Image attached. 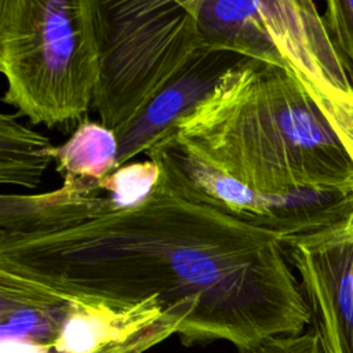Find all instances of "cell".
<instances>
[{
  "label": "cell",
  "instance_id": "cell-1",
  "mask_svg": "<svg viewBox=\"0 0 353 353\" xmlns=\"http://www.w3.org/2000/svg\"><path fill=\"white\" fill-rule=\"evenodd\" d=\"M281 240L186 199L163 179L119 204L61 186L0 197V269L114 312L145 301L182 310L185 345L225 341L239 353L310 324Z\"/></svg>",
  "mask_w": 353,
  "mask_h": 353
},
{
  "label": "cell",
  "instance_id": "cell-2",
  "mask_svg": "<svg viewBox=\"0 0 353 353\" xmlns=\"http://www.w3.org/2000/svg\"><path fill=\"white\" fill-rule=\"evenodd\" d=\"M178 138L203 160L270 196L353 183V159L296 76L244 58L182 117Z\"/></svg>",
  "mask_w": 353,
  "mask_h": 353
},
{
  "label": "cell",
  "instance_id": "cell-3",
  "mask_svg": "<svg viewBox=\"0 0 353 353\" xmlns=\"http://www.w3.org/2000/svg\"><path fill=\"white\" fill-rule=\"evenodd\" d=\"M3 101L48 128L84 121L99 80L94 0H0Z\"/></svg>",
  "mask_w": 353,
  "mask_h": 353
},
{
  "label": "cell",
  "instance_id": "cell-4",
  "mask_svg": "<svg viewBox=\"0 0 353 353\" xmlns=\"http://www.w3.org/2000/svg\"><path fill=\"white\" fill-rule=\"evenodd\" d=\"M201 0H94L99 123L124 128L201 48Z\"/></svg>",
  "mask_w": 353,
  "mask_h": 353
},
{
  "label": "cell",
  "instance_id": "cell-5",
  "mask_svg": "<svg viewBox=\"0 0 353 353\" xmlns=\"http://www.w3.org/2000/svg\"><path fill=\"white\" fill-rule=\"evenodd\" d=\"M145 154L159 165L161 179L181 196L280 240L317 233L353 216V183L263 194L203 160L178 138L175 130Z\"/></svg>",
  "mask_w": 353,
  "mask_h": 353
},
{
  "label": "cell",
  "instance_id": "cell-6",
  "mask_svg": "<svg viewBox=\"0 0 353 353\" xmlns=\"http://www.w3.org/2000/svg\"><path fill=\"white\" fill-rule=\"evenodd\" d=\"M324 353H353V216L334 228L283 239Z\"/></svg>",
  "mask_w": 353,
  "mask_h": 353
},
{
  "label": "cell",
  "instance_id": "cell-7",
  "mask_svg": "<svg viewBox=\"0 0 353 353\" xmlns=\"http://www.w3.org/2000/svg\"><path fill=\"white\" fill-rule=\"evenodd\" d=\"M243 59L233 52L200 48L124 128L114 132L119 143L116 170L172 132L176 123L212 91L219 77Z\"/></svg>",
  "mask_w": 353,
  "mask_h": 353
},
{
  "label": "cell",
  "instance_id": "cell-8",
  "mask_svg": "<svg viewBox=\"0 0 353 353\" xmlns=\"http://www.w3.org/2000/svg\"><path fill=\"white\" fill-rule=\"evenodd\" d=\"M287 68L307 91L353 92L313 0H256Z\"/></svg>",
  "mask_w": 353,
  "mask_h": 353
},
{
  "label": "cell",
  "instance_id": "cell-9",
  "mask_svg": "<svg viewBox=\"0 0 353 353\" xmlns=\"http://www.w3.org/2000/svg\"><path fill=\"white\" fill-rule=\"evenodd\" d=\"M76 301L36 281L0 269L1 349L12 353L54 350Z\"/></svg>",
  "mask_w": 353,
  "mask_h": 353
},
{
  "label": "cell",
  "instance_id": "cell-10",
  "mask_svg": "<svg viewBox=\"0 0 353 353\" xmlns=\"http://www.w3.org/2000/svg\"><path fill=\"white\" fill-rule=\"evenodd\" d=\"M197 30L201 48L287 68L265 28L256 0H201Z\"/></svg>",
  "mask_w": 353,
  "mask_h": 353
},
{
  "label": "cell",
  "instance_id": "cell-11",
  "mask_svg": "<svg viewBox=\"0 0 353 353\" xmlns=\"http://www.w3.org/2000/svg\"><path fill=\"white\" fill-rule=\"evenodd\" d=\"M117 152L113 130L84 120L65 143L52 148L51 156L63 179L62 186L79 192H101L102 181L116 171Z\"/></svg>",
  "mask_w": 353,
  "mask_h": 353
},
{
  "label": "cell",
  "instance_id": "cell-12",
  "mask_svg": "<svg viewBox=\"0 0 353 353\" xmlns=\"http://www.w3.org/2000/svg\"><path fill=\"white\" fill-rule=\"evenodd\" d=\"M47 137L22 124L14 114L0 116V182L34 189L54 161Z\"/></svg>",
  "mask_w": 353,
  "mask_h": 353
},
{
  "label": "cell",
  "instance_id": "cell-13",
  "mask_svg": "<svg viewBox=\"0 0 353 353\" xmlns=\"http://www.w3.org/2000/svg\"><path fill=\"white\" fill-rule=\"evenodd\" d=\"M186 319L188 314L182 310H165L160 317L130 336L109 342L91 353H145L174 334H178Z\"/></svg>",
  "mask_w": 353,
  "mask_h": 353
},
{
  "label": "cell",
  "instance_id": "cell-14",
  "mask_svg": "<svg viewBox=\"0 0 353 353\" xmlns=\"http://www.w3.org/2000/svg\"><path fill=\"white\" fill-rule=\"evenodd\" d=\"M323 21L353 90V0H327Z\"/></svg>",
  "mask_w": 353,
  "mask_h": 353
},
{
  "label": "cell",
  "instance_id": "cell-15",
  "mask_svg": "<svg viewBox=\"0 0 353 353\" xmlns=\"http://www.w3.org/2000/svg\"><path fill=\"white\" fill-rule=\"evenodd\" d=\"M309 94L319 103L353 159V92L312 90Z\"/></svg>",
  "mask_w": 353,
  "mask_h": 353
},
{
  "label": "cell",
  "instance_id": "cell-16",
  "mask_svg": "<svg viewBox=\"0 0 353 353\" xmlns=\"http://www.w3.org/2000/svg\"><path fill=\"white\" fill-rule=\"evenodd\" d=\"M247 353H324L317 335L310 330L263 339Z\"/></svg>",
  "mask_w": 353,
  "mask_h": 353
}]
</instances>
